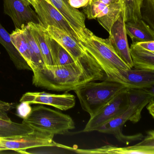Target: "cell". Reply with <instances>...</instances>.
I'll list each match as a JSON object with an SVG mask.
<instances>
[{"label": "cell", "mask_w": 154, "mask_h": 154, "mask_svg": "<svg viewBox=\"0 0 154 154\" xmlns=\"http://www.w3.org/2000/svg\"><path fill=\"white\" fill-rule=\"evenodd\" d=\"M149 91L152 97V102L151 103H154V84L150 87L145 88Z\"/></svg>", "instance_id": "34"}, {"label": "cell", "mask_w": 154, "mask_h": 154, "mask_svg": "<svg viewBox=\"0 0 154 154\" xmlns=\"http://www.w3.org/2000/svg\"><path fill=\"white\" fill-rule=\"evenodd\" d=\"M50 44L53 65H67L74 63L78 61L74 58L71 54L57 42L51 37Z\"/></svg>", "instance_id": "23"}, {"label": "cell", "mask_w": 154, "mask_h": 154, "mask_svg": "<svg viewBox=\"0 0 154 154\" xmlns=\"http://www.w3.org/2000/svg\"><path fill=\"white\" fill-rule=\"evenodd\" d=\"M109 5L103 3L99 0H97L84 7L83 12L88 19H97L104 16L108 12Z\"/></svg>", "instance_id": "27"}, {"label": "cell", "mask_w": 154, "mask_h": 154, "mask_svg": "<svg viewBox=\"0 0 154 154\" xmlns=\"http://www.w3.org/2000/svg\"><path fill=\"white\" fill-rule=\"evenodd\" d=\"M4 11L11 17L15 29L23 30L29 23L41 24L36 12L25 0H3Z\"/></svg>", "instance_id": "9"}, {"label": "cell", "mask_w": 154, "mask_h": 154, "mask_svg": "<svg viewBox=\"0 0 154 154\" xmlns=\"http://www.w3.org/2000/svg\"><path fill=\"white\" fill-rule=\"evenodd\" d=\"M10 36L13 44L30 67L31 56L29 45L24 35L23 30L15 29L10 34Z\"/></svg>", "instance_id": "24"}, {"label": "cell", "mask_w": 154, "mask_h": 154, "mask_svg": "<svg viewBox=\"0 0 154 154\" xmlns=\"http://www.w3.org/2000/svg\"><path fill=\"white\" fill-rule=\"evenodd\" d=\"M97 1V0H91V2H94V1Z\"/></svg>", "instance_id": "36"}, {"label": "cell", "mask_w": 154, "mask_h": 154, "mask_svg": "<svg viewBox=\"0 0 154 154\" xmlns=\"http://www.w3.org/2000/svg\"><path fill=\"white\" fill-rule=\"evenodd\" d=\"M94 81L74 90L83 110L92 116L116 95L126 88L118 82L109 80Z\"/></svg>", "instance_id": "2"}, {"label": "cell", "mask_w": 154, "mask_h": 154, "mask_svg": "<svg viewBox=\"0 0 154 154\" xmlns=\"http://www.w3.org/2000/svg\"><path fill=\"white\" fill-rule=\"evenodd\" d=\"M99 1L103 2V3L105 4L109 5L111 4L116 2H118V1H120V0H99Z\"/></svg>", "instance_id": "35"}, {"label": "cell", "mask_w": 154, "mask_h": 154, "mask_svg": "<svg viewBox=\"0 0 154 154\" xmlns=\"http://www.w3.org/2000/svg\"><path fill=\"white\" fill-rule=\"evenodd\" d=\"M85 52L83 57L74 63L45 67L32 71V84L48 90L67 92L90 81L106 80L105 71Z\"/></svg>", "instance_id": "1"}, {"label": "cell", "mask_w": 154, "mask_h": 154, "mask_svg": "<svg viewBox=\"0 0 154 154\" xmlns=\"http://www.w3.org/2000/svg\"><path fill=\"white\" fill-rule=\"evenodd\" d=\"M109 34L108 39L117 54L130 68H134L123 9L118 19L113 24Z\"/></svg>", "instance_id": "12"}, {"label": "cell", "mask_w": 154, "mask_h": 154, "mask_svg": "<svg viewBox=\"0 0 154 154\" xmlns=\"http://www.w3.org/2000/svg\"><path fill=\"white\" fill-rule=\"evenodd\" d=\"M34 129L23 121L21 124L0 118V138L10 139L22 137L32 133Z\"/></svg>", "instance_id": "19"}, {"label": "cell", "mask_w": 154, "mask_h": 154, "mask_svg": "<svg viewBox=\"0 0 154 154\" xmlns=\"http://www.w3.org/2000/svg\"><path fill=\"white\" fill-rule=\"evenodd\" d=\"M32 109L29 103L26 101L20 102L16 107V114L23 120H25L30 115Z\"/></svg>", "instance_id": "29"}, {"label": "cell", "mask_w": 154, "mask_h": 154, "mask_svg": "<svg viewBox=\"0 0 154 154\" xmlns=\"http://www.w3.org/2000/svg\"><path fill=\"white\" fill-rule=\"evenodd\" d=\"M20 102L26 101L30 105L51 106L62 111L73 108L75 105L76 98L69 93L54 94L45 92H29L23 95Z\"/></svg>", "instance_id": "10"}, {"label": "cell", "mask_w": 154, "mask_h": 154, "mask_svg": "<svg viewBox=\"0 0 154 154\" xmlns=\"http://www.w3.org/2000/svg\"><path fill=\"white\" fill-rule=\"evenodd\" d=\"M55 7L69 22L81 40L86 30L85 15L72 7L69 0H45Z\"/></svg>", "instance_id": "14"}, {"label": "cell", "mask_w": 154, "mask_h": 154, "mask_svg": "<svg viewBox=\"0 0 154 154\" xmlns=\"http://www.w3.org/2000/svg\"><path fill=\"white\" fill-rule=\"evenodd\" d=\"M0 43L4 47L11 60L18 69L32 71L23 57L13 44L11 36L0 24Z\"/></svg>", "instance_id": "20"}, {"label": "cell", "mask_w": 154, "mask_h": 154, "mask_svg": "<svg viewBox=\"0 0 154 154\" xmlns=\"http://www.w3.org/2000/svg\"><path fill=\"white\" fill-rule=\"evenodd\" d=\"M122 11V6L120 0L109 5L108 12L97 20L100 25L109 33L113 24L118 19Z\"/></svg>", "instance_id": "26"}, {"label": "cell", "mask_w": 154, "mask_h": 154, "mask_svg": "<svg viewBox=\"0 0 154 154\" xmlns=\"http://www.w3.org/2000/svg\"><path fill=\"white\" fill-rule=\"evenodd\" d=\"M79 154H154V130L148 131L143 140L134 145L119 147L106 145L95 149H79Z\"/></svg>", "instance_id": "11"}, {"label": "cell", "mask_w": 154, "mask_h": 154, "mask_svg": "<svg viewBox=\"0 0 154 154\" xmlns=\"http://www.w3.org/2000/svg\"><path fill=\"white\" fill-rule=\"evenodd\" d=\"M132 114V109L128 107L125 112L105 123L97 131L103 134L114 135L118 140L127 144L137 140H141L144 137L142 134L126 136L122 133L123 127L127 121H129Z\"/></svg>", "instance_id": "13"}, {"label": "cell", "mask_w": 154, "mask_h": 154, "mask_svg": "<svg viewBox=\"0 0 154 154\" xmlns=\"http://www.w3.org/2000/svg\"><path fill=\"white\" fill-rule=\"evenodd\" d=\"M106 80L122 84L127 89H145L154 84V71L144 69H115Z\"/></svg>", "instance_id": "7"}, {"label": "cell", "mask_w": 154, "mask_h": 154, "mask_svg": "<svg viewBox=\"0 0 154 154\" xmlns=\"http://www.w3.org/2000/svg\"><path fill=\"white\" fill-rule=\"evenodd\" d=\"M23 30L29 45L30 51L31 56V65L30 68L32 69V71H33L37 70L43 68L45 67L43 57L38 46L28 25H27Z\"/></svg>", "instance_id": "22"}, {"label": "cell", "mask_w": 154, "mask_h": 154, "mask_svg": "<svg viewBox=\"0 0 154 154\" xmlns=\"http://www.w3.org/2000/svg\"><path fill=\"white\" fill-rule=\"evenodd\" d=\"M38 14L41 24L45 28L57 27L71 35L79 42V38L69 22L52 5L45 0H34L31 5Z\"/></svg>", "instance_id": "8"}, {"label": "cell", "mask_w": 154, "mask_h": 154, "mask_svg": "<svg viewBox=\"0 0 154 154\" xmlns=\"http://www.w3.org/2000/svg\"><path fill=\"white\" fill-rule=\"evenodd\" d=\"M127 93L128 107L133 111L129 121L137 123L141 119L144 108L152 102V96L146 89H127Z\"/></svg>", "instance_id": "16"}, {"label": "cell", "mask_w": 154, "mask_h": 154, "mask_svg": "<svg viewBox=\"0 0 154 154\" xmlns=\"http://www.w3.org/2000/svg\"><path fill=\"white\" fill-rule=\"evenodd\" d=\"M50 37L57 42L76 60L80 59L85 55V51L76 39L64 31L54 27L47 28Z\"/></svg>", "instance_id": "15"}, {"label": "cell", "mask_w": 154, "mask_h": 154, "mask_svg": "<svg viewBox=\"0 0 154 154\" xmlns=\"http://www.w3.org/2000/svg\"><path fill=\"white\" fill-rule=\"evenodd\" d=\"M147 109L150 115L154 118V103H150L147 105Z\"/></svg>", "instance_id": "33"}, {"label": "cell", "mask_w": 154, "mask_h": 154, "mask_svg": "<svg viewBox=\"0 0 154 154\" xmlns=\"http://www.w3.org/2000/svg\"><path fill=\"white\" fill-rule=\"evenodd\" d=\"M1 139V138H0V139Z\"/></svg>", "instance_id": "37"}, {"label": "cell", "mask_w": 154, "mask_h": 154, "mask_svg": "<svg viewBox=\"0 0 154 154\" xmlns=\"http://www.w3.org/2000/svg\"><path fill=\"white\" fill-rule=\"evenodd\" d=\"M128 105L127 88H125L103 106L95 115L90 117L82 132L97 131L105 123L125 112Z\"/></svg>", "instance_id": "6"}, {"label": "cell", "mask_w": 154, "mask_h": 154, "mask_svg": "<svg viewBox=\"0 0 154 154\" xmlns=\"http://www.w3.org/2000/svg\"><path fill=\"white\" fill-rule=\"evenodd\" d=\"M125 28L132 44L154 41V31L143 19L136 22H126Z\"/></svg>", "instance_id": "18"}, {"label": "cell", "mask_w": 154, "mask_h": 154, "mask_svg": "<svg viewBox=\"0 0 154 154\" xmlns=\"http://www.w3.org/2000/svg\"><path fill=\"white\" fill-rule=\"evenodd\" d=\"M79 43L101 67L107 78L115 69H131L117 54L108 39L97 37L86 28Z\"/></svg>", "instance_id": "3"}, {"label": "cell", "mask_w": 154, "mask_h": 154, "mask_svg": "<svg viewBox=\"0 0 154 154\" xmlns=\"http://www.w3.org/2000/svg\"><path fill=\"white\" fill-rule=\"evenodd\" d=\"M28 25L40 50L45 67L53 66L50 44V36L47 28L40 23H29Z\"/></svg>", "instance_id": "17"}, {"label": "cell", "mask_w": 154, "mask_h": 154, "mask_svg": "<svg viewBox=\"0 0 154 154\" xmlns=\"http://www.w3.org/2000/svg\"><path fill=\"white\" fill-rule=\"evenodd\" d=\"M141 12L142 19L154 31V0H143Z\"/></svg>", "instance_id": "28"}, {"label": "cell", "mask_w": 154, "mask_h": 154, "mask_svg": "<svg viewBox=\"0 0 154 154\" xmlns=\"http://www.w3.org/2000/svg\"><path fill=\"white\" fill-rule=\"evenodd\" d=\"M13 108L11 104L0 100V118L7 121L11 120L8 117V113Z\"/></svg>", "instance_id": "30"}, {"label": "cell", "mask_w": 154, "mask_h": 154, "mask_svg": "<svg viewBox=\"0 0 154 154\" xmlns=\"http://www.w3.org/2000/svg\"><path fill=\"white\" fill-rule=\"evenodd\" d=\"M134 44H135L146 50L154 52V41L139 42V43Z\"/></svg>", "instance_id": "32"}, {"label": "cell", "mask_w": 154, "mask_h": 154, "mask_svg": "<svg viewBox=\"0 0 154 154\" xmlns=\"http://www.w3.org/2000/svg\"><path fill=\"white\" fill-rule=\"evenodd\" d=\"M69 2L72 7L78 9L87 6L91 3V0H69Z\"/></svg>", "instance_id": "31"}, {"label": "cell", "mask_w": 154, "mask_h": 154, "mask_svg": "<svg viewBox=\"0 0 154 154\" xmlns=\"http://www.w3.org/2000/svg\"><path fill=\"white\" fill-rule=\"evenodd\" d=\"M143 0H120L125 22H136L142 19V9Z\"/></svg>", "instance_id": "25"}, {"label": "cell", "mask_w": 154, "mask_h": 154, "mask_svg": "<svg viewBox=\"0 0 154 154\" xmlns=\"http://www.w3.org/2000/svg\"><path fill=\"white\" fill-rule=\"evenodd\" d=\"M54 135L35 130L22 137L0 139V151L12 150L21 153H28L32 148L58 147L71 150L72 148L59 144L53 140Z\"/></svg>", "instance_id": "5"}, {"label": "cell", "mask_w": 154, "mask_h": 154, "mask_svg": "<svg viewBox=\"0 0 154 154\" xmlns=\"http://www.w3.org/2000/svg\"><path fill=\"white\" fill-rule=\"evenodd\" d=\"M130 50L134 68L154 71V52L146 50L132 43Z\"/></svg>", "instance_id": "21"}, {"label": "cell", "mask_w": 154, "mask_h": 154, "mask_svg": "<svg viewBox=\"0 0 154 154\" xmlns=\"http://www.w3.org/2000/svg\"><path fill=\"white\" fill-rule=\"evenodd\" d=\"M23 121L35 130L54 135H64L75 129L73 119L68 115L42 105L34 107Z\"/></svg>", "instance_id": "4"}]
</instances>
